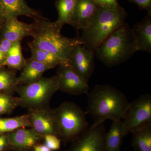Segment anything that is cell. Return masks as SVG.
Listing matches in <instances>:
<instances>
[{
    "label": "cell",
    "instance_id": "16",
    "mask_svg": "<svg viewBox=\"0 0 151 151\" xmlns=\"http://www.w3.org/2000/svg\"><path fill=\"white\" fill-rule=\"evenodd\" d=\"M50 68L45 64L30 58L26 59L25 65L20 75L17 77V84L26 85L35 82L42 77L43 73Z\"/></svg>",
    "mask_w": 151,
    "mask_h": 151
},
{
    "label": "cell",
    "instance_id": "22",
    "mask_svg": "<svg viewBox=\"0 0 151 151\" xmlns=\"http://www.w3.org/2000/svg\"><path fill=\"white\" fill-rule=\"evenodd\" d=\"M26 63L22 52L21 41L12 44L9 50L5 66L14 70H22Z\"/></svg>",
    "mask_w": 151,
    "mask_h": 151
},
{
    "label": "cell",
    "instance_id": "10",
    "mask_svg": "<svg viewBox=\"0 0 151 151\" xmlns=\"http://www.w3.org/2000/svg\"><path fill=\"white\" fill-rule=\"evenodd\" d=\"M95 54L81 43L73 48L70 55L69 65L88 83L95 69Z\"/></svg>",
    "mask_w": 151,
    "mask_h": 151
},
{
    "label": "cell",
    "instance_id": "32",
    "mask_svg": "<svg viewBox=\"0 0 151 151\" xmlns=\"http://www.w3.org/2000/svg\"><path fill=\"white\" fill-rule=\"evenodd\" d=\"M5 151H22L18 150H15V149H13L12 148H9L7 150Z\"/></svg>",
    "mask_w": 151,
    "mask_h": 151
},
{
    "label": "cell",
    "instance_id": "15",
    "mask_svg": "<svg viewBox=\"0 0 151 151\" xmlns=\"http://www.w3.org/2000/svg\"><path fill=\"white\" fill-rule=\"evenodd\" d=\"M100 8L94 0H77L71 25L76 29L83 30L94 18Z\"/></svg>",
    "mask_w": 151,
    "mask_h": 151
},
{
    "label": "cell",
    "instance_id": "25",
    "mask_svg": "<svg viewBox=\"0 0 151 151\" xmlns=\"http://www.w3.org/2000/svg\"><path fill=\"white\" fill-rule=\"evenodd\" d=\"M18 106H19V97L0 92V116L11 114Z\"/></svg>",
    "mask_w": 151,
    "mask_h": 151
},
{
    "label": "cell",
    "instance_id": "24",
    "mask_svg": "<svg viewBox=\"0 0 151 151\" xmlns=\"http://www.w3.org/2000/svg\"><path fill=\"white\" fill-rule=\"evenodd\" d=\"M29 47L31 52L30 58L32 59L45 64L50 69L61 65V61L59 58L51 52L33 47Z\"/></svg>",
    "mask_w": 151,
    "mask_h": 151
},
{
    "label": "cell",
    "instance_id": "27",
    "mask_svg": "<svg viewBox=\"0 0 151 151\" xmlns=\"http://www.w3.org/2000/svg\"><path fill=\"white\" fill-rule=\"evenodd\" d=\"M12 43L6 40H0V68L5 67L8 53Z\"/></svg>",
    "mask_w": 151,
    "mask_h": 151
},
{
    "label": "cell",
    "instance_id": "19",
    "mask_svg": "<svg viewBox=\"0 0 151 151\" xmlns=\"http://www.w3.org/2000/svg\"><path fill=\"white\" fill-rule=\"evenodd\" d=\"M124 137L122 120L113 121L110 129L105 135V151H121Z\"/></svg>",
    "mask_w": 151,
    "mask_h": 151
},
{
    "label": "cell",
    "instance_id": "1",
    "mask_svg": "<svg viewBox=\"0 0 151 151\" xmlns=\"http://www.w3.org/2000/svg\"><path fill=\"white\" fill-rule=\"evenodd\" d=\"M87 112L94 119L93 126L106 120H122L129 104L126 95L108 84H97L89 92Z\"/></svg>",
    "mask_w": 151,
    "mask_h": 151
},
{
    "label": "cell",
    "instance_id": "29",
    "mask_svg": "<svg viewBox=\"0 0 151 151\" xmlns=\"http://www.w3.org/2000/svg\"><path fill=\"white\" fill-rule=\"evenodd\" d=\"M130 2L136 4L142 10L151 12V0H129Z\"/></svg>",
    "mask_w": 151,
    "mask_h": 151
},
{
    "label": "cell",
    "instance_id": "3",
    "mask_svg": "<svg viewBox=\"0 0 151 151\" xmlns=\"http://www.w3.org/2000/svg\"><path fill=\"white\" fill-rule=\"evenodd\" d=\"M139 51L132 29L125 22L109 36L95 51V56L108 67L121 64Z\"/></svg>",
    "mask_w": 151,
    "mask_h": 151
},
{
    "label": "cell",
    "instance_id": "12",
    "mask_svg": "<svg viewBox=\"0 0 151 151\" xmlns=\"http://www.w3.org/2000/svg\"><path fill=\"white\" fill-rule=\"evenodd\" d=\"M21 16L28 17L34 21L43 17L38 11L30 7L24 0H0V23Z\"/></svg>",
    "mask_w": 151,
    "mask_h": 151
},
{
    "label": "cell",
    "instance_id": "31",
    "mask_svg": "<svg viewBox=\"0 0 151 151\" xmlns=\"http://www.w3.org/2000/svg\"><path fill=\"white\" fill-rule=\"evenodd\" d=\"M33 151H52L44 144L39 143L34 146L32 149Z\"/></svg>",
    "mask_w": 151,
    "mask_h": 151
},
{
    "label": "cell",
    "instance_id": "14",
    "mask_svg": "<svg viewBox=\"0 0 151 151\" xmlns=\"http://www.w3.org/2000/svg\"><path fill=\"white\" fill-rule=\"evenodd\" d=\"M9 148L22 151H30L43 140V137L32 128H21L8 133Z\"/></svg>",
    "mask_w": 151,
    "mask_h": 151
},
{
    "label": "cell",
    "instance_id": "8",
    "mask_svg": "<svg viewBox=\"0 0 151 151\" xmlns=\"http://www.w3.org/2000/svg\"><path fill=\"white\" fill-rule=\"evenodd\" d=\"M106 134L104 123L92 125L73 140L65 151H105Z\"/></svg>",
    "mask_w": 151,
    "mask_h": 151
},
{
    "label": "cell",
    "instance_id": "23",
    "mask_svg": "<svg viewBox=\"0 0 151 151\" xmlns=\"http://www.w3.org/2000/svg\"><path fill=\"white\" fill-rule=\"evenodd\" d=\"M16 72L5 67L0 68V92L12 95L16 92L18 86Z\"/></svg>",
    "mask_w": 151,
    "mask_h": 151
},
{
    "label": "cell",
    "instance_id": "28",
    "mask_svg": "<svg viewBox=\"0 0 151 151\" xmlns=\"http://www.w3.org/2000/svg\"><path fill=\"white\" fill-rule=\"evenodd\" d=\"M95 3L101 8L119 9L122 8L118 0H94Z\"/></svg>",
    "mask_w": 151,
    "mask_h": 151
},
{
    "label": "cell",
    "instance_id": "4",
    "mask_svg": "<svg viewBox=\"0 0 151 151\" xmlns=\"http://www.w3.org/2000/svg\"><path fill=\"white\" fill-rule=\"evenodd\" d=\"M127 13L123 7L119 9L100 8L97 14L82 31L80 37L83 45L96 51L103 42L124 23Z\"/></svg>",
    "mask_w": 151,
    "mask_h": 151
},
{
    "label": "cell",
    "instance_id": "9",
    "mask_svg": "<svg viewBox=\"0 0 151 151\" xmlns=\"http://www.w3.org/2000/svg\"><path fill=\"white\" fill-rule=\"evenodd\" d=\"M56 76L58 91L75 95L89 93L88 82L69 65H58Z\"/></svg>",
    "mask_w": 151,
    "mask_h": 151
},
{
    "label": "cell",
    "instance_id": "11",
    "mask_svg": "<svg viewBox=\"0 0 151 151\" xmlns=\"http://www.w3.org/2000/svg\"><path fill=\"white\" fill-rule=\"evenodd\" d=\"M28 111L31 128L43 137L52 134L60 137L53 109L48 106Z\"/></svg>",
    "mask_w": 151,
    "mask_h": 151
},
{
    "label": "cell",
    "instance_id": "2",
    "mask_svg": "<svg viewBox=\"0 0 151 151\" xmlns=\"http://www.w3.org/2000/svg\"><path fill=\"white\" fill-rule=\"evenodd\" d=\"M33 40L29 46L49 52L59 58L61 65H69L70 54L73 48L82 43L80 37L68 38L62 35L54 22L44 17L35 21Z\"/></svg>",
    "mask_w": 151,
    "mask_h": 151
},
{
    "label": "cell",
    "instance_id": "20",
    "mask_svg": "<svg viewBox=\"0 0 151 151\" xmlns=\"http://www.w3.org/2000/svg\"><path fill=\"white\" fill-rule=\"evenodd\" d=\"M131 133L135 151H151V124L139 127Z\"/></svg>",
    "mask_w": 151,
    "mask_h": 151
},
{
    "label": "cell",
    "instance_id": "30",
    "mask_svg": "<svg viewBox=\"0 0 151 151\" xmlns=\"http://www.w3.org/2000/svg\"><path fill=\"white\" fill-rule=\"evenodd\" d=\"M9 147L8 133L0 134V151H5Z\"/></svg>",
    "mask_w": 151,
    "mask_h": 151
},
{
    "label": "cell",
    "instance_id": "13",
    "mask_svg": "<svg viewBox=\"0 0 151 151\" xmlns=\"http://www.w3.org/2000/svg\"><path fill=\"white\" fill-rule=\"evenodd\" d=\"M34 24L19 21L18 18L6 20L0 23L1 39L9 41L12 43L21 41L24 38L32 37Z\"/></svg>",
    "mask_w": 151,
    "mask_h": 151
},
{
    "label": "cell",
    "instance_id": "5",
    "mask_svg": "<svg viewBox=\"0 0 151 151\" xmlns=\"http://www.w3.org/2000/svg\"><path fill=\"white\" fill-rule=\"evenodd\" d=\"M53 111L60 138L64 143L72 142L89 127L87 111L73 102H63Z\"/></svg>",
    "mask_w": 151,
    "mask_h": 151
},
{
    "label": "cell",
    "instance_id": "18",
    "mask_svg": "<svg viewBox=\"0 0 151 151\" xmlns=\"http://www.w3.org/2000/svg\"><path fill=\"white\" fill-rule=\"evenodd\" d=\"M77 0H56V7L58 17L54 24L59 29L61 30L64 25H71L76 5Z\"/></svg>",
    "mask_w": 151,
    "mask_h": 151
},
{
    "label": "cell",
    "instance_id": "6",
    "mask_svg": "<svg viewBox=\"0 0 151 151\" xmlns=\"http://www.w3.org/2000/svg\"><path fill=\"white\" fill-rule=\"evenodd\" d=\"M58 91L56 75L42 77L39 80L26 85H19L16 92L19 95V106L28 110L46 108L53 94Z\"/></svg>",
    "mask_w": 151,
    "mask_h": 151
},
{
    "label": "cell",
    "instance_id": "21",
    "mask_svg": "<svg viewBox=\"0 0 151 151\" xmlns=\"http://www.w3.org/2000/svg\"><path fill=\"white\" fill-rule=\"evenodd\" d=\"M29 115L0 118V134H8L21 128H31Z\"/></svg>",
    "mask_w": 151,
    "mask_h": 151
},
{
    "label": "cell",
    "instance_id": "26",
    "mask_svg": "<svg viewBox=\"0 0 151 151\" xmlns=\"http://www.w3.org/2000/svg\"><path fill=\"white\" fill-rule=\"evenodd\" d=\"M44 144L52 151L59 150L61 146L62 140L59 137L55 135L48 134L44 136Z\"/></svg>",
    "mask_w": 151,
    "mask_h": 151
},
{
    "label": "cell",
    "instance_id": "17",
    "mask_svg": "<svg viewBox=\"0 0 151 151\" xmlns=\"http://www.w3.org/2000/svg\"><path fill=\"white\" fill-rule=\"evenodd\" d=\"M139 51L151 53V12L132 28Z\"/></svg>",
    "mask_w": 151,
    "mask_h": 151
},
{
    "label": "cell",
    "instance_id": "7",
    "mask_svg": "<svg viewBox=\"0 0 151 151\" xmlns=\"http://www.w3.org/2000/svg\"><path fill=\"white\" fill-rule=\"evenodd\" d=\"M122 123L124 137L139 127L151 124L150 94H142L129 103Z\"/></svg>",
    "mask_w": 151,
    "mask_h": 151
}]
</instances>
